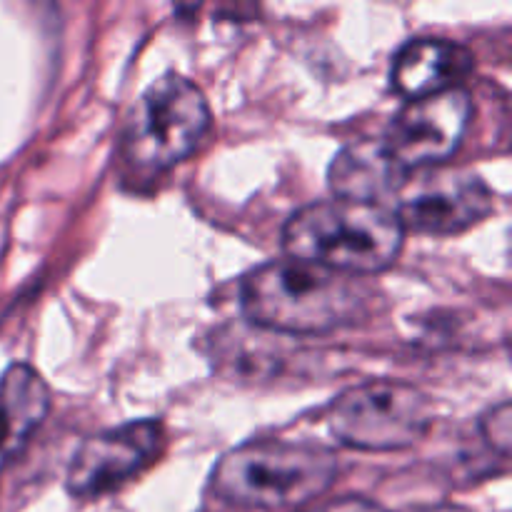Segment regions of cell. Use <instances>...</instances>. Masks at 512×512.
Listing matches in <instances>:
<instances>
[{"label":"cell","mask_w":512,"mask_h":512,"mask_svg":"<svg viewBox=\"0 0 512 512\" xmlns=\"http://www.w3.org/2000/svg\"><path fill=\"white\" fill-rule=\"evenodd\" d=\"M240 308L250 323L273 333L320 335L355 323L368 308V290L320 265L273 260L245 275Z\"/></svg>","instance_id":"cell-1"},{"label":"cell","mask_w":512,"mask_h":512,"mask_svg":"<svg viewBox=\"0 0 512 512\" xmlns=\"http://www.w3.org/2000/svg\"><path fill=\"white\" fill-rule=\"evenodd\" d=\"M405 230L383 203L330 198L290 215L283 230L285 253L335 273L373 275L398 260Z\"/></svg>","instance_id":"cell-2"},{"label":"cell","mask_w":512,"mask_h":512,"mask_svg":"<svg viewBox=\"0 0 512 512\" xmlns=\"http://www.w3.org/2000/svg\"><path fill=\"white\" fill-rule=\"evenodd\" d=\"M335 475L338 458L323 445L253 440L220 458L213 490L240 508H305L328 493Z\"/></svg>","instance_id":"cell-3"},{"label":"cell","mask_w":512,"mask_h":512,"mask_svg":"<svg viewBox=\"0 0 512 512\" xmlns=\"http://www.w3.org/2000/svg\"><path fill=\"white\" fill-rule=\"evenodd\" d=\"M210 128L203 90L168 73L138 98L125 128V155L135 168L160 173L188 158Z\"/></svg>","instance_id":"cell-4"},{"label":"cell","mask_w":512,"mask_h":512,"mask_svg":"<svg viewBox=\"0 0 512 512\" xmlns=\"http://www.w3.org/2000/svg\"><path fill=\"white\" fill-rule=\"evenodd\" d=\"M328 425L348 448L403 450L425 438L433 425V403L415 385L370 380L338 395Z\"/></svg>","instance_id":"cell-5"},{"label":"cell","mask_w":512,"mask_h":512,"mask_svg":"<svg viewBox=\"0 0 512 512\" xmlns=\"http://www.w3.org/2000/svg\"><path fill=\"white\" fill-rule=\"evenodd\" d=\"M495 195L473 170L423 168L395 193V218L420 235H458L493 210Z\"/></svg>","instance_id":"cell-6"},{"label":"cell","mask_w":512,"mask_h":512,"mask_svg":"<svg viewBox=\"0 0 512 512\" xmlns=\"http://www.w3.org/2000/svg\"><path fill=\"white\" fill-rule=\"evenodd\" d=\"M473 113L465 88L408 100L380 138L383 148L405 173L435 168L458 153Z\"/></svg>","instance_id":"cell-7"},{"label":"cell","mask_w":512,"mask_h":512,"mask_svg":"<svg viewBox=\"0 0 512 512\" xmlns=\"http://www.w3.org/2000/svg\"><path fill=\"white\" fill-rule=\"evenodd\" d=\"M163 448V428L138 420L90 435L68 465L65 485L75 498H100L143 473Z\"/></svg>","instance_id":"cell-8"},{"label":"cell","mask_w":512,"mask_h":512,"mask_svg":"<svg viewBox=\"0 0 512 512\" xmlns=\"http://www.w3.org/2000/svg\"><path fill=\"white\" fill-rule=\"evenodd\" d=\"M473 70V55L465 45L445 38L410 40L393 60V85L410 100L428 98L458 88V80Z\"/></svg>","instance_id":"cell-9"},{"label":"cell","mask_w":512,"mask_h":512,"mask_svg":"<svg viewBox=\"0 0 512 512\" xmlns=\"http://www.w3.org/2000/svg\"><path fill=\"white\" fill-rule=\"evenodd\" d=\"M408 175L393 163L378 138L345 145L330 165L328 178L335 198L388 205L385 200L395 198Z\"/></svg>","instance_id":"cell-10"},{"label":"cell","mask_w":512,"mask_h":512,"mask_svg":"<svg viewBox=\"0 0 512 512\" xmlns=\"http://www.w3.org/2000/svg\"><path fill=\"white\" fill-rule=\"evenodd\" d=\"M50 410V390L30 365H13L0 378V468L28 445Z\"/></svg>","instance_id":"cell-11"},{"label":"cell","mask_w":512,"mask_h":512,"mask_svg":"<svg viewBox=\"0 0 512 512\" xmlns=\"http://www.w3.org/2000/svg\"><path fill=\"white\" fill-rule=\"evenodd\" d=\"M512 415H510V403L495 405L493 410L485 413V418L480 420V433L483 438L493 445V450H498L500 455L510 453V440H512Z\"/></svg>","instance_id":"cell-12"},{"label":"cell","mask_w":512,"mask_h":512,"mask_svg":"<svg viewBox=\"0 0 512 512\" xmlns=\"http://www.w3.org/2000/svg\"><path fill=\"white\" fill-rule=\"evenodd\" d=\"M298 512H388L383 505L373 503L365 498H338L325 500V503H310Z\"/></svg>","instance_id":"cell-13"},{"label":"cell","mask_w":512,"mask_h":512,"mask_svg":"<svg viewBox=\"0 0 512 512\" xmlns=\"http://www.w3.org/2000/svg\"><path fill=\"white\" fill-rule=\"evenodd\" d=\"M408 512H468L460 505H450V503H440V505H425V508H413Z\"/></svg>","instance_id":"cell-14"}]
</instances>
